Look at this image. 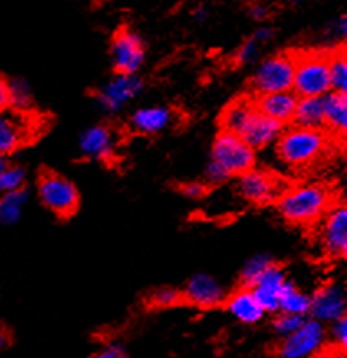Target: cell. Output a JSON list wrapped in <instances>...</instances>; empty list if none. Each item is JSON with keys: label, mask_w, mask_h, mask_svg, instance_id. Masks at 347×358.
<instances>
[{"label": "cell", "mask_w": 347, "mask_h": 358, "mask_svg": "<svg viewBox=\"0 0 347 358\" xmlns=\"http://www.w3.org/2000/svg\"><path fill=\"white\" fill-rule=\"evenodd\" d=\"M248 15L254 20H265L267 15H269V8L262 6V3H252V6H248Z\"/></svg>", "instance_id": "obj_38"}, {"label": "cell", "mask_w": 347, "mask_h": 358, "mask_svg": "<svg viewBox=\"0 0 347 358\" xmlns=\"http://www.w3.org/2000/svg\"><path fill=\"white\" fill-rule=\"evenodd\" d=\"M330 66L331 91L337 94H347V58L344 50H337L336 53L327 56Z\"/></svg>", "instance_id": "obj_26"}, {"label": "cell", "mask_w": 347, "mask_h": 358, "mask_svg": "<svg viewBox=\"0 0 347 358\" xmlns=\"http://www.w3.org/2000/svg\"><path fill=\"white\" fill-rule=\"evenodd\" d=\"M323 106H325V125L344 134L347 130V94H326L323 97Z\"/></svg>", "instance_id": "obj_22"}, {"label": "cell", "mask_w": 347, "mask_h": 358, "mask_svg": "<svg viewBox=\"0 0 347 358\" xmlns=\"http://www.w3.org/2000/svg\"><path fill=\"white\" fill-rule=\"evenodd\" d=\"M259 41H255L254 38H248L246 43H243L241 48H239L237 55H236V61L237 64H250L259 58Z\"/></svg>", "instance_id": "obj_32"}, {"label": "cell", "mask_w": 347, "mask_h": 358, "mask_svg": "<svg viewBox=\"0 0 347 358\" xmlns=\"http://www.w3.org/2000/svg\"><path fill=\"white\" fill-rule=\"evenodd\" d=\"M92 358H129V357L127 353L124 352V348H120L119 345H107L104 348H101V350L97 352Z\"/></svg>", "instance_id": "obj_35"}, {"label": "cell", "mask_w": 347, "mask_h": 358, "mask_svg": "<svg viewBox=\"0 0 347 358\" xmlns=\"http://www.w3.org/2000/svg\"><path fill=\"white\" fill-rule=\"evenodd\" d=\"M8 103L18 112H25L34 106V92L25 79H13L8 83Z\"/></svg>", "instance_id": "obj_27"}, {"label": "cell", "mask_w": 347, "mask_h": 358, "mask_svg": "<svg viewBox=\"0 0 347 358\" xmlns=\"http://www.w3.org/2000/svg\"><path fill=\"white\" fill-rule=\"evenodd\" d=\"M321 245L326 255L332 258H344L347 253V209L336 206L326 212L323 217Z\"/></svg>", "instance_id": "obj_11"}, {"label": "cell", "mask_w": 347, "mask_h": 358, "mask_svg": "<svg viewBox=\"0 0 347 358\" xmlns=\"http://www.w3.org/2000/svg\"><path fill=\"white\" fill-rule=\"evenodd\" d=\"M239 192L243 199L254 204H270V202L278 201L283 192V186L278 178L274 174L260 171V169L252 168L250 171L243 173L239 179Z\"/></svg>", "instance_id": "obj_10"}, {"label": "cell", "mask_w": 347, "mask_h": 358, "mask_svg": "<svg viewBox=\"0 0 347 358\" xmlns=\"http://www.w3.org/2000/svg\"><path fill=\"white\" fill-rule=\"evenodd\" d=\"M326 331L318 320H304L297 332L283 337L276 347V358H311L325 347Z\"/></svg>", "instance_id": "obj_7"}, {"label": "cell", "mask_w": 347, "mask_h": 358, "mask_svg": "<svg viewBox=\"0 0 347 358\" xmlns=\"http://www.w3.org/2000/svg\"><path fill=\"white\" fill-rule=\"evenodd\" d=\"M298 96L293 91L276 92L262 96L257 102V110L269 119L278 122L280 125L293 120L295 109H297Z\"/></svg>", "instance_id": "obj_17"}, {"label": "cell", "mask_w": 347, "mask_h": 358, "mask_svg": "<svg viewBox=\"0 0 347 358\" xmlns=\"http://www.w3.org/2000/svg\"><path fill=\"white\" fill-rule=\"evenodd\" d=\"M295 127L309 130H321L325 127V106L323 97L298 99L293 120Z\"/></svg>", "instance_id": "obj_21"}, {"label": "cell", "mask_w": 347, "mask_h": 358, "mask_svg": "<svg viewBox=\"0 0 347 358\" xmlns=\"http://www.w3.org/2000/svg\"><path fill=\"white\" fill-rule=\"evenodd\" d=\"M12 345V332L0 324V350H6Z\"/></svg>", "instance_id": "obj_40"}, {"label": "cell", "mask_w": 347, "mask_h": 358, "mask_svg": "<svg viewBox=\"0 0 347 358\" xmlns=\"http://www.w3.org/2000/svg\"><path fill=\"white\" fill-rule=\"evenodd\" d=\"M309 308H311V298L308 294H304L303 291H299L293 282L287 281L280 298V313L295 314L304 317V315L309 314Z\"/></svg>", "instance_id": "obj_25"}, {"label": "cell", "mask_w": 347, "mask_h": 358, "mask_svg": "<svg viewBox=\"0 0 347 358\" xmlns=\"http://www.w3.org/2000/svg\"><path fill=\"white\" fill-rule=\"evenodd\" d=\"M255 110V106L247 99H241V101H234L231 106H227V109L222 112L220 117V125H222V131L227 134L239 135L241 130L246 125L248 117L252 115V112Z\"/></svg>", "instance_id": "obj_23"}, {"label": "cell", "mask_w": 347, "mask_h": 358, "mask_svg": "<svg viewBox=\"0 0 347 358\" xmlns=\"http://www.w3.org/2000/svg\"><path fill=\"white\" fill-rule=\"evenodd\" d=\"M27 182V169L17 164H7L6 171L0 176V189L3 192H13L25 189Z\"/></svg>", "instance_id": "obj_30"}, {"label": "cell", "mask_w": 347, "mask_h": 358, "mask_svg": "<svg viewBox=\"0 0 347 358\" xmlns=\"http://www.w3.org/2000/svg\"><path fill=\"white\" fill-rule=\"evenodd\" d=\"M293 92L297 94L299 99L325 97L326 94L331 92L327 55H295Z\"/></svg>", "instance_id": "obj_4"}, {"label": "cell", "mask_w": 347, "mask_h": 358, "mask_svg": "<svg viewBox=\"0 0 347 358\" xmlns=\"http://www.w3.org/2000/svg\"><path fill=\"white\" fill-rule=\"evenodd\" d=\"M271 36H274V30H271V28L262 27L254 33V35H252V38H254L255 41H259L260 45H264V43H267V41L271 40Z\"/></svg>", "instance_id": "obj_39"}, {"label": "cell", "mask_w": 347, "mask_h": 358, "mask_svg": "<svg viewBox=\"0 0 347 358\" xmlns=\"http://www.w3.org/2000/svg\"><path fill=\"white\" fill-rule=\"evenodd\" d=\"M287 276L278 265H271L260 280L252 286L250 291L254 293L257 303L264 309V313H276L280 308V298L287 285Z\"/></svg>", "instance_id": "obj_15"}, {"label": "cell", "mask_w": 347, "mask_h": 358, "mask_svg": "<svg viewBox=\"0 0 347 358\" xmlns=\"http://www.w3.org/2000/svg\"><path fill=\"white\" fill-rule=\"evenodd\" d=\"M255 163V152L241 136L220 131L213 145V157L206 169V178L219 185L232 176H242L250 171Z\"/></svg>", "instance_id": "obj_1"}, {"label": "cell", "mask_w": 347, "mask_h": 358, "mask_svg": "<svg viewBox=\"0 0 347 358\" xmlns=\"http://www.w3.org/2000/svg\"><path fill=\"white\" fill-rule=\"evenodd\" d=\"M28 197H30V194H28L27 189L3 192V194L0 196V224H17L18 220L22 219Z\"/></svg>", "instance_id": "obj_24"}, {"label": "cell", "mask_w": 347, "mask_h": 358, "mask_svg": "<svg viewBox=\"0 0 347 358\" xmlns=\"http://www.w3.org/2000/svg\"><path fill=\"white\" fill-rule=\"evenodd\" d=\"M334 31H336V35L337 36H342V38H344L346 36V33H347V18H346V15H342L339 20L336 22V27H334Z\"/></svg>", "instance_id": "obj_41"}, {"label": "cell", "mask_w": 347, "mask_h": 358, "mask_svg": "<svg viewBox=\"0 0 347 358\" xmlns=\"http://www.w3.org/2000/svg\"><path fill=\"white\" fill-rule=\"evenodd\" d=\"M181 303H183L181 291H178L175 288H168V286L152 291L147 298V304L150 308H155V309L175 308V306Z\"/></svg>", "instance_id": "obj_29"}, {"label": "cell", "mask_w": 347, "mask_h": 358, "mask_svg": "<svg viewBox=\"0 0 347 358\" xmlns=\"http://www.w3.org/2000/svg\"><path fill=\"white\" fill-rule=\"evenodd\" d=\"M183 303L199 309H213L226 303V289L209 275H194L181 291Z\"/></svg>", "instance_id": "obj_12"}, {"label": "cell", "mask_w": 347, "mask_h": 358, "mask_svg": "<svg viewBox=\"0 0 347 358\" xmlns=\"http://www.w3.org/2000/svg\"><path fill=\"white\" fill-rule=\"evenodd\" d=\"M309 314L318 322H334V320L346 317V294L339 285L330 282L318 289L311 298Z\"/></svg>", "instance_id": "obj_13"}, {"label": "cell", "mask_w": 347, "mask_h": 358, "mask_svg": "<svg viewBox=\"0 0 347 358\" xmlns=\"http://www.w3.org/2000/svg\"><path fill=\"white\" fill-rule=\"evenodd\" d=\"M143 81L135 74H117L96 92L99 106L107 112H119L142 92Z\"/></svg>", "instance_id": "obj_9"}, {"label": "cell", "mask_w": 347, "mask_h": 358, "mask_svg": "<svg viewBox=\"0 0 347 358\" xmlns=\"http://www.w3.org/2000/svg\"><path fill=\"white\" fill-rule=\"evenodd\" d=\"M181 192L187 199H201L208 192V187L203 182H186V185L181 186Z\"/></svg>", "instance_id": "obj_34"}, {"label": "cell", "mask_w": 347, "mask_h": 358, "mask_svg": "<svg viewBox=\"0 0 347 358\" xmlns=\"http://www.w3.org/2000/svg\"><path fill=\"white\" fill-rule=\"evenodd\" d=\"M194 15H196V18H199V20H204V18L208 17V12H206L204 8H199V10H196Z\"/></svg>", "instance_id": "obj_43"}, {"label": "cell", "mask_w": 347, "mask_h": 358, "mask_svg": "<svg viewBox=\"0 0 347 358\" xmlns=\"http://www.w3.org/2000/svg\"><path fill=\"white\" fill-rule=\"evenodd\" d=\"M28 127L20 119L12 115H0V157L6 158L25 147L28 140Z\"/></svg>", "instance_id": "obj_19"}, {"label": "cell", "mask_w": 347, "mask_h": 358, "mask_svg": "<svg viewBox=\"0 0 347 358\" xmlns=\"http://www.w3.org/2000/svg\"><path fill=\"white\" fill-rule=\"evenodd\" d=\"M7 162H6V158H2L0 157V176H2V173L6 171V168H7ZM0 196H2V189H0Z\"/></svg>", "instance_id": "obj_42"}, {"label": "cell", "mask_w": 347, "mask_h": 358, "mask_svg": "<svg viewBox=\"0 0 347 358\" xmlns=\"http://www.w3.org/2000/svg\"><path fill=\"white\" fill-rule=\"evenodd\" d=\"M173 122V112L167 107L153 106V107H143L134 112L132 119H130V125L135 131L143 135H155L160 134L162 130L168 129Z\"/></svg>", "instance_id": "obj_18"}, {"label": "cell", "mask_w": 347, "mask_h": 358, "mask_svg": "<svg viewBox=\"0 0 347 358\" xmlns=\"http://www.w3.org/2000/svg\"><path fill=\"white\" fill-rule=\"evenodd\" d=\"M330 191L321 185H303L283 191L278 197V212L287 222L311 225L330 210Z\"/></svg>", "instance_id": "obj_2"}, {"label": "cell", "mask_w": 347, "mask_h": 358, "mask_svg": "<svg viewBox=\"0 0 347 358\" xmlns=\"http://www.w3.org/2000/svg\"><path fill=\"white\" fill-rule=\"evenodd\" d=\"M79 150L84 157L106 162L114 157L115 140L111 129L104 125H96L87 129L79 140Z\"/></svg>", "instance_id": "obj_16"}, {"label": "cell", "mask_w": 347, "mask_h": 358, "mask_svg": "<svg viewBox=\"0 0 347 358\" xmlns=\"http://www.w3.org/2000/svg\"><path fill=\"white\" fill-rule=\"evenodd\" d=\"M276 153L288 166L302 168L316 162L326 152L327 138L323 130H309L293 127L281 131L276 140Z\"/></svg>", "instance_id": "obj_3"}, {"label": "cell", "mask_w": 347, "mask_h": 358, "mask_svg": "<svg viewBox=\"0 0 347 358\" xmlns=\"http://www.w3.org/2000/svg\"><path fill=\"white\" fill-rule=\"evenodd\" d=\"M304 320H306V319L302 317V315L280 313L274 320V329H275V332L278 334V336L287 337V336H290V334L297 332L298 329L303 326Z\"/></svg>", "instance_id": "obj_31"}, {"label": "cell", "mask_w": 347, "mask_h": 358, "mask_svg": "<svg viewBox=\"0 0 347 358\" xmlns=\"http://www.w3.org/2000/svg\"><path fill=\"white\" fill-rule=\"evenodd\" d=\"M111 56L117 74H135L145 61L143 40L129 28H122L112 40Z\"/></svg>", "instance_id": "obj_8"}, {"label": "cell", "mask_w": 347, "mask_h": 358, "mask_svg": "<svg viewBox=\"0 0 347 358\" xmlns=\"http://www.w3.org/2000/svg\"><path fill=\"white\" fill-rule=\"evenodd\" d=\"M38 197L46 209L61 219L73 215L79 207L78 187L68 178L43 173L38 179Z\"/></svg>", "instance_id": "obj_5"}, {"label": "cell", "mask_w": 347, "mask_h": 358, "mask_svg": "<svg viewBox=\"0 0 347 358\" xmlns=\"http://www.w3.org/2000/svg\"><path fill=\"white\" fill-rule=\"evenodd\" d=\"M295 55H275L264 59L252 76V86L262 96L293 89Z\"/></svg>", "instance_id": "obj_6"}, {"label": "cell", "mask_w": 347, "mask_h": 358, "mask_svg": "<svg viewBox=\"0 0 347 358\" xmlns=\"http://www.w3.org/2000/svg\"><path fill=\"white\" fill-rule=\"evenodd\" d=\"M281 131H283V125H280L278 122L260 114L255 107V110L248 117V120L246 122V125H243V129L237 136H241L248 147L255 152V150L267 148L274 141L278 140Z\"/></svg>", "instance_id": "obj_14"}, {"label": "cell", "mask_w": 347, "mask_h": 358, "mask_svg": "<svg viewBox=\"0 0 347 358\" xmlns=\"http://www.w3.org/2000/svg\"><path fill=\"white\" fill-rule=\"evenodd\" d=\"M229 313L243 324H255L264 317V309L257 303L254 293L248 288H241L226 298Z\"/></svg>", "instance_id": "obj_20"}, {"label": "cell", "mask_w": 347, "mask_h": 358, "mask_svg": "<svg viewBox=\"0 0 347 358\" xmlns=\"http://www.w3.org/2000/svg\"><path fill=\"white\" fill-rule=\"evenodd\" d=\"M311 358H344V352L336 347H323Z\"/></svg>", "instance_id": "obj_37"}, {"label": "cell", "mask_w": 347, "mask_h": 358, "mask_svg": "<svg viewBox=\"0 0 347 358\" xmlns=\"http://www.w3.org/2000/svg\"><path fill=\"white\" fill-rule=\"evenodd\" d=\"M8 107H10V103H8V83L0 76V115L6 114Z\"/></svg>", "instance_id": "obj_36"}, {"label": "cell", "mask_w": 347, "mask_h": 358, "mask_svg": "<svg viewBox=\"0 0 347 358\" xmlns=\"http://www.w3.org/2000/svg\"><path fill=\"white\" fill-rule=\"evenodd\" d=\"M331 337H332V343H334L332 347L339 348V350L344 352L347 347V319L346 317H341L332 322Z\"/></svg>", "instance_id": "obj_33"}, {"label": "cell", "mask_w": 347, "mask_h": 358, "mask_svg": "<svg viewBox=\"0 0 347 358\" xmlns=\"http://www.w3.org/2000/svg\"><path fill=\"white\" fill-rule=\"evenodd\" d=\"M271 265H274V260L267 255H257L254 258H250V260L246 263V266L242 268L241 273L242 288L250 289Z\"/></svg>", "instance_id": "obj_28"}]
</instances>
